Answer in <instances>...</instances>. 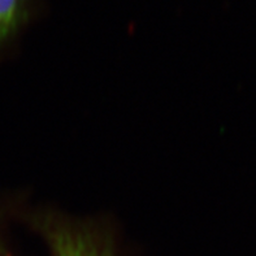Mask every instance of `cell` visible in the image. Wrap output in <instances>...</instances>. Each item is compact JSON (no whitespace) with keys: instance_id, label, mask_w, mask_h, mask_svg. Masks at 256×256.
Listing matches in <instances>:
<instances>
[{"instance_id":"3","label":"cell","mask_w":256,"mask_h":256,"mask_svg":"<svg viewBox=\"0 0 256 256\" xmlns=\"http://www.w3.org/2000/svg\"><path fill=\"white\" fill-rule=\"evenodd\" d=\"M0 256H8L6 254V251H4L3 247H2V244H0Z\"/></svg>"},{"instance_id":"2","label":"cell","mask_w":256,"mask_h":256,"mask_svg":"<svg viewBox=\"0 0 256 256\" xmlns=\"http://www.w3.org/2000/svg\"><path fill=\"white\" fill-rule=\"evenodd\" d=\"M26 0H0V42L18 28L25 17Z\"/></svg>"},{"instance_id":"1","label":"cell","mask_w":256,"mask_h":256,"mask_svg":"<svg viewBox=\"0 0 256 256\" xmlns=\"http://www.w3.org/2000/svg\"><path fill=\"white\" fill-rule=\"evenodd\" d=\"M44 234L52 256H114L110 246L99 234L80 226L47 224Z\"/></svg>"}]
</instances>
